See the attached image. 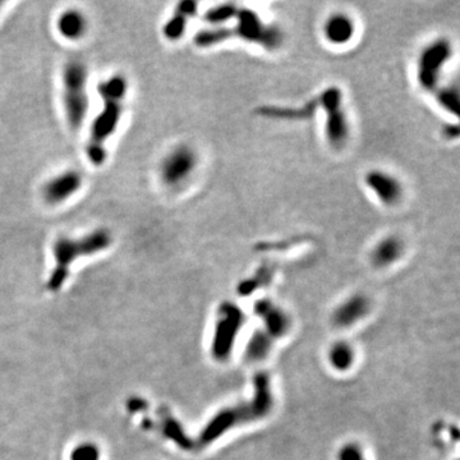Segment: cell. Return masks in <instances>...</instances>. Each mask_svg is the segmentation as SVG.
I'll use <instances>...</instances> for the list:
<instances>
[{
  "label": "cell",
  "instance_id": "cell-12",
  "mask_svg": "<svg viewBox=\"0 0 460 460\" xmlns=\"http://www.w3.org/2000/svg\"><path fill=\"white\" fill-rule=\"evenodd\" d=\"M321 33L329 45L346 47L355 37L357 25L350 14L339 11L327 16L322 23Z\"/></svg>",
  "mask_w": 460,
  "mask_h": 460
},
{
  "label": "cell",
  "instance_id": "cell-7",
  "mask_svg": "<svg viewBox=\"0 0 460 460\" xmlns=\"http://www.w3.org/2000/svg\"><path fill=\"white\" fill-rule=\"evenodd\" d=\"M200 164L199 153L188 143L170 148L159 164L161 183L167 188L183 187L194 177Z\"/></svg>",
  "mask_w": 460,
  "mask_h": 460
},
{
  "label": "cell",
  "instance_id": "cell-16",
  "mask_svg": "<svg viewBox=\"0 0 460 460\" xmlns=\"http://www.w3.org/2000/svg\"><path fill=\"white\" fill-rule=\"evenodd\" d=\"M357 349L350 341H336L327 348V366L338 374H347L357 363Z\"/></svg>",
  "mask_w": 460,
  "mask_h": 460
},
{
  "label": "cell",
  "instance_id": "cell-23",
  "mask_svg": "<svg viewBox=\"0 0 460 460\" xmlns=\"http://www.w3.org/2000/svg\"><path fill=\"white\" fill-rule=\"evenodd\" d=\"M100 452L94 444L83 442L74 447L71 453V460H99Z\"/></svg>",
  "mask_w": 460,
  "mask_h": 460
},
{
  "label": "cell",
  "instance_id": "cell-19",
  "mask_svg": "<svg viewBox=\"0 0 460 460\" xmlns=\"http://www.w3.org/2000/svg\"><path fill=\"white\" fill-rule=\"evenodd\" d=\"M230 39H233L232 27H207L194 35V44L200 49H208L218 47Z\"/></svg>",
  "mask_w": 460,
  "mask_h": 460
},
{
  "label": "cell",
  "instance_id": "cell-18",
  "mask_svg": "<svg viewBox=\"0 0 460 460\" xmlns=\"http://www.w3.org/2000/svg\"><path fill=\"white\" fill-rule=\"evenodd\" d=\"M273 339L265 331V330H257L254 331L246 343L244 348V357L248 362L252 363H260L269 358V355L273 352Z\"/></svg>",
  "mask_w": 460,
  "mask_h": 460
},
{
  "label": "cell",
  "instance_id": "cell-14",
  "mask_svg": "<svg viewBox=\"0 0 460 460\" xmlns=\"http://www.w3.org/2000/svg\"><path fill=\"white\" fill-rule=\"evenodd\" d=\"M199 4L192 0H184L174 8L173 14L167 18L163 26V35L167 41H179L187 31L189 20L197 14Z\"/></svg>",
  "mask_w": 460,
  "mask_h": 460
},
{
  "label": "cell",
  "instance_id": "cell-9",
  "mask_svg": "<svg viewBox=\"0 0 460 460\" xmlns=\"http://www.w3.org/2000/svg\"><path fill=\"white\" fill-rule=\"evenodd\" d=\"M372 303L370 297L363 293H353L341 300L334 308L331 322L341 330H348L360 324L371 312Z\"/></svg>",
  "mask_w": 460,
  "mask_h": 460
},
{
  "label": "cell",
  "instance_id": "cell-4",
  "mask_svg": "<svg viewBox=\"0 0 460 460\" xmlns=\"http://www.w3.org/2000/svg\"><path fill=\"white\" fill-rule=\"evenodd\" d=\"M453 55V42L444 36L420 49L415 61V78L422 91L434 94L441 86V77Z\"/></svg>",
  "mask_w": 460,
  "mask_h": 460
},
{
  "label": "cell",
  "instance_id": "cell-5",
  "mask_svg": "<svg viewBox=\"0 0 460 460\" xmlns=\"http://www.w3.org/2000/svg\"><path fill=\"white\" fill-rule=\"evenodd\" d=\"M319 109L324 112V136L334 150L346 146L350 136V124L343 107V93L338 86L324 88L316 96Z\"/></svg>",
  "mask_w": 460,
  "mask_h": 460
},
{
  "label": "cell",
  "instance_id": "cell-25",
  "mask_svg": "<svg viewBox=\"0 0 460 460\" xmlns=\"http://www.w3.org/2000/svg\"><path fill=\"white\" fill-rule=\"evenodd\" d=\"M1 6H3V3H1V1H0V9H1Z\"/></svg>",
  "mask_w": 460,
  "mask_h": 460
},
{
  "label": "cell",
  "instance_id": "cell-10",
  "mask_svg": "<svg viewBox=\"0 0 460 460\" xmlns=\"http://www.w3.org/2000/svg\"><path fill=\"white\" fill-rule=\"evenodd\" d=\"M83 186V177L78 170L69 169L57 174L53 178L47 180L41 194L42 199L50 206H57L67 202Z\"/></svg>",
  "mask_w": 460,
  "mask_h": 460
},
{
  "label": "cell",
  "instance_id": "cell-15",
  "mask_svg": "<svg viewBox=\"0 0 460 460\" xmlns=\"http://www.w3.org/2000/svg\"><path fill=\"white\" fill-rule=\"evenodd\" d=\"M57 30L63 39L76 42L86 36L88 20L80 9L69 8L59 14L57 20Z\"/></svg>",
  "mask_w": 460,
  "mask_h": 460
},
{
  "label": "cell",
  "instance_id": "cell-2",
  "mask_svg": "<svg viewBox=\"0 0 460 460\" xmlns=\"http://www.w3.org/2000/svg\"><path fill=\"white\" fill-rule=\"evenodd\" d=\"M112 243H113L112 233L104 228L95 229L81 238H69L66 235L59 237L53 244L55 269L49 278L47 288L52 292L59 290L67 281L69 267L73 262L81 257L94 256L104 252L112 246Z\"/></svg>",
  "mask_w": 460,
  "mask_h": 460
},
{
  "label": "cell",
  "instance_id": "cell-11",
  "mask_svg": "<svg viewBox=\"0 0 460 460\" xmlns=\"http://www.w3.org/2000/svg\"><path fill=\"white\" fill-rule=\"evenodd\" d=\"M254 314L262 322V330H265L273 341L287 336L292 320L283 307L273 303V300H264L254 305Z\"/></svg>",
  "mask_w": 460,
  "mask_h": 460
},
{
  "label": "cell",
  "instance_id": "cell-21",
  "mask_svg": "<svg viewBox=\"0 0 460 460\" xmlns=\"http://www.w3.org/2000/svg\"><path fill=\"white\" fill-rule=\"evenodd\" d=\"M437 105L450 115L459 114L460 96L456 86H440L434 93Z\"/></svg>",
  "mask_w": 460,
  "mask_h": 460
},
{
  "label": "cell",
  "instance_id": "cell-20",
  "mask_svg": "<svg viewBox=\"0 0 460 460\" xmlns=\"http://www.w3.org/2000/svg\"><path fill=\"white\" fill-rule=\"evenodd\" d=\"M240 7L234 3H221L207 9L204 20L210 27H223L229 20H235Z\"/></svg>",
  "mask_w": 460,
  "mask_h": 460
},
{
  "label": "cell",
  "instance_id": "cell-24",
  "mask_svg": "<svg viewBox=\"0 0 460 460\" xmlns=\"http://www.w3.org/2000/svg\"><path fill=\"white\" fill-rule=\"evenodd\" d=\"M442 136L447 138V141L456 140L459 137V128L456 124H447L445 127L442 128Z\"/></svg>",
  "mask_w": 460,
  "mask_h": 460
},
{
  "label": "cell",
  "instance_id": "cell-6",
  "mask_svg": "<svg viewBox=\"0 0 460 460\" xmlns=\"http://www.w3.org/2000/svg\"><path fill=\"white\" fill-rule=\"evenodd\" d=\"M234 20L235 25L232 27L233 37L267 50H275L283 44L284 36L281 28L265 23L260 14L254 9L240 8Z\"/></svg>",
  "mask_w": 460,
  "mask_h": 460
},
{
  "label": "cell",
  "instance_id": "cell-17",
  "mask_svg": "<svg viewBox=\"0 0 460 460\" xmlns=\"http://www.w3.org/2000/svg\"><path fill=\"white\" fill-rule=\"evenodd\" d=\"M319 105L316 98L307 101L306 104L300 107H275V105H265L257 109V114L269 118V119L279 120H305L314 117L317 112Z\"/></svg>",
  "mask_w": 460,
  "mask_h": 460
},
{
  "label": "cell",
  "instance_id": "cell-22",
  "mask_svg": "<svg viewBox=\"0 0 460 460\" xmlns=\"http://www.w3.org/2000/svg\"><path fill=\"white\" fill-rule=\"evenodd\" d=\"M336 460H367L365 447L360 442L348 441L336 452Z\"/></svg>",
  "mask_w": 460,
  "mask_h": 460
},
{
  "label": "cell",
  "instance_id": "cell-13",
  "mask_svg": "<svg viewBox=\"0 0 460 460\" xmlns=\"http://www.w3.org/2000/svg\"><path fill=\"white\" fill-rule=\"evenodd\" d=\"M406 251V243L396 234H387L376 242L370 254V261L376 269H389L401 260Z\"/></svg>",
  "mask_w": 460,
  "mask_h": 460
},
{
  "label": "cell",
  "instance_id": "cell-1",
  "mask_svg": "<svg viewBox=\"0 0 460 460\" xmlns=\"http://www.w3.org/2000/svg\"><path fill=\"white\" fill-rule=\"evenodd\" d=\"M127 93L128 81L123 74H113L98 85L102 107L91 123L86 146L87 159L93 167H102L107 161V141L119 127Z\"/></svg>",
  "mask_w": 460,
  "mask_h": 460
},
{
  "label": "cell",
  "instance_id": "cell-3",
  "mask_svg": "<svg viewBox=\"0 0 460 460\" xmlns=\"http://www.w3.org/2000/svg\"><path fill=\"white\" fill-rule=\"evenodd\" d=\"M61 99L68 126L78 131L86 122L90 109L88 69L80 59L68 60L61 73Z\"/></svg>",
  "mask_w": 460,
  "mask_h": 460
},
{
  "label": "cell",
  "instance_id": "cell-8",
  "mask_svg": "<svg viewBox=\"0 0 460 460\" xmlns=\"http://www.w3.org/2000/svg\"><path fill=\"white\" fill-rule=\"evenodd\" d=\"M363 184L382 206L389 208L398 206L404 197L401 180L384 169H370L363 177Z\"/></svg>",
  "mask_w": 460,
  "mask_h": 460
}]
</instances>
